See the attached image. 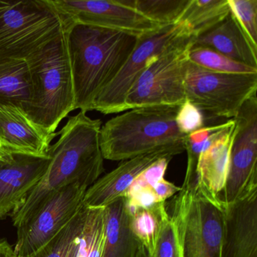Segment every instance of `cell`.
<instances>
[{"instance_id": "44dd1931", "label": "cell", "mask_w": 257, "mask_h": 257, "mask_svg": "<svg viewBox=\"0 0 257 257\" xmlns=\"http://www.w3.org/2000/svg\"><path fill=\"white\" fill-rule=\"evenodd\" d=\"M230 13L228 0H189L178 23H183L195 38L214 28Z\"/></svg>"}, {"instance_id": "52a82bcc", "label": "cell", "mask_w": 257, "mask_h": 257, "mask_svg": "<svg viewBox=\"0 0 257 257\" xmlns=\"http://www.w3.org/2000/svg\"><path fill=\"white\" fill-rule=\"evenodd\" d=\"M223 206L197 191L181 188L173 202V214L181 257H221Z\"/></svg>"}, {"instance_id": "8992f818", "label": "cell", "mask_w": 257, "mask_h": 257, "mask_svg": "<svg viewBox=\"0 0 257 257\" xmlns=\"http://www.w3.org/2000/svg\"><path fill=\"white\" fill-rule=\"evenodd\" d=\"M191 34L181 36L150 63L126 95L124 111L153 106H181L186 101L185 77Z\"/></svg>"}, {"instance_id": "484cf974", "label": "cell", "mask_w": 257, "mask_h": 257, "mask_svg": "<svg viewBox=\"0 0 257 257\" xmlns=\"http://www.w3.org/2000/svg\"><path fill=\"white\" fill-rule=\"evenodd\" d=\"M189 61L206 70L225 73H257V69L236 62L228 57L203 46H193L189 49Z\"/></svg>"}, {"instance_id": "30bf717a", "label": "cell", "mask_w": 257, "mask_h": 257, "mask_svg": "<svg viewBox=\"0 0 257 257\" xmlns=\"http://www.w3.org/2000/svg\"><path fill=\"white\" fill-rule=\"evenodd\" d=\"M52 4L64 31L72 25H84L141 37L163 28L131 7L130 0H52Z\"/></svg>"}, {"instance_id": "7a4b0ae2", "label": "cell", "mask_w": 257, "mask_h": 257, "mask_svg": "<svg viewBox=\"0 0 257 257\" xmlns=\"http://www.w3.org/2000/svg\"><path fill=\"white\" fill-rule=\"evenodd\" d=\"M64 33L74 87L75 109L92 111L94 100L121 71L140 37L84 25H72Z\"/></svg>"}, {"instance_id": "5bb4252c", "label": "cell", "mask_w": 257, "mask_h": 257, "mask_svg": "<svg viewBox=\"0 0 257 257\" xmlns=\"http://www.w3.org/2000/svg\"><path fill=\"white\" fill-rule=\"evenodd\" d=\"M221 257H257V188L224 204Z\"/></svg>"}, {"instance_id": "2e32d148", "label": "cell", "mask_w": 257, "mask_h": 257, "mask_svg": "<svg viewBox=\"0 0 257 257\" xmlns=\"http://www.w3.org/2000/svg\"><path fill=\"white\" fill-rule=\"evenodd\" d=\"M174 156L175 155L171 152L158 151L121 161L115 169L100 177L87 189L83 205L88 208L107 207L121 198L134 180L144 170L159 159Z\"/></svg>"}, {"instance_id": "d4e9b609", "label": "cell", "mask_w": 257, "mask_h": 257, "mask_svg": "<svg viewBox=\"0 0 257 257\" xmlns=\"http://www.w3.org/2000/svg\"><path fill=\"white\" fill-rule=\"evenodd\" d=\"M88 210V207L83 206L68 225L34 257L74 256L78 237L83 228Z\"/></svg>"}, {"instance_id": "e0dca14e", "label": "cell", "mask_w": 257, "mask_h": 257, "mask_svg": "<svg viewBox=\"0 0 257 257\" xmlns=\"http://www.w3.org/2000/svg\"><path fill=\"white\" fill-rule=\"evenodd\" d=\"M55 138L31 122L20 107L0 105V148L47 157L51 142Z\"/></svg>"}, {"instance_id": "1f68e13d", "label": "cell", "mask_w": 257, "mask_h": 257, "mask_svg": "<svg viewBox=\"0 0 257 257\" xmlns=\"http://www.w3.org/2000/svg\"><path fill=\"white\" fill-rule=\"evenodd\" d=\"M138 257H148L147 251L145 250L144 247H141L140 249L139 253H138Z\"/></svg>"}, {"instance_id": "83f0119b", "label": "cell", "mask_w": 257, "mask_h": 257, "mask_svg": "<svg viewBox=\"0 0 257 257\" xmlns=\"http://www.w3.org/2000/svg\"><path fill=\"white\" fill-rule=\"evenodd\" d=\"M148 257H181L177 226L171 215L164 219L156 247Z\"/></svg>"}, {"instance_id": "603a6c76", "label": "cell", "mask_w": 257, "mask_h": 257, "mask_svg": "<svg viewBox=\"0 0 257 257\" xmlns=\"http://www.w3.org/2000/svg\"><path fill=\"white\" fill-rule=\"evenodd\" d=\"M106 240L104 208H88L73 257H102Z\"/></svg>"}, {"instance_id": "3957f363", "label": "cell", "mask_w": 257, "mask_h": 257, "mask_svg": "<svg viewBox=\"0 0 257 257\" xmlns=\"http://www.w3.org/2000/svg\"><path fill=\"white\" fill-rule=\"evenodd\" d=\"M180 106L134 108L106 121L100 132L103 159L124 161L141 155L186 151L187 135L179 131L176 116Z\"/></svg>"}, {"instance_id": "7402d4cb", "label": "cell", "mask_w": 257, "mask_h": 257, "mask_svg": "<svg viewBox=\"0 0 257 257\" xmlns=\"http://www.w3.org/2000/svg\"><path fill=\"white\" fill-rule=\"evenodd\" d=\"M168 214L165 202L141 207L128 214L131 230L149 256L154 251L164 219Z\"/></svg>"}, {"instance_id": "8fae6325", "label": "cell", "mask_w": 257, "mask_h": 257, "mask_svg": "<svg viewBox=\"0 0 257 257\" xmlns=\"http://www.w3.org/2000/svg\"><path fill=\"white\" fill-rule=\"evenodd\" d=\"M186 34H191L188 28L177 23L140 37L121 71L94 100L92 110L103 114L124 112L126 95L147 66L173 42Z\"/></svg>"}, {"instance_id": "5b68a950", "label": "cell", "mask_w": 257, "mask_h": 257, "mask_svg": "<svg viewBox=\"0 0 257 257\" xmlns=\"http://www.w3.org/2000/svg\"><path fill=\"white\" fill-rule=\"evenodd\" d=\"M64 31L52 0H0V58L25 61Z\"/></svg>"}, {"instance_id": "9c48e42d", "label": "cell", "mask_w": 257, "mask_h": 257, "mask_svg": "<svg viewBox=\"0 0 257 257\" xmlns=\"http://www.w3.org/2000/svg\"><path fill=\"white\" fill-rule=\"evenodd\" d=\"M88 188L82 182L63 188L17 228L16 257H34L52 241L83 207Z\"/></svg>"}, {"instance_id": "d6986e66", "label": "cell", "mask_w": 257, "mask_h": 257, "mask_svg": "<svg viewBox=\"0 0 257 257\" xmlns=\"http://www.w3.org/2000/svg\"><path fill=\"white\" fill-rule=\"evenodd\" d=\"M106 240L102 257H138L142 247L132 233L124 198L105 207Z\"/></svg>"}, {"instance_id": "ac0fdd59", "label": "cell", "mask_w": 257, "mask_h": 257, "mask_svg": "<svg viewBox=\"0 0 257 257\" xmlns=\"http://www.w3.org/2000/svg\"><path fill=\"white\" fill-rule=\"evenodd\" d=\"M193 45L213 49L236 62L257 69V47L231 13L214 28L194 38Z\"/></svg>"}, {"instance_id": "7c38bea8", "label": "cell", "mask_w": 257, "mask_h": 257, "mask_svg": "<svg viewBox=\"0 0 257 257\" xmlns=\"http://www.w3.org/2000/svg\"><path fill=\"white\" fill-rule=\"evenodd\" d=\"M235 128L228 176L221 200L229 204L257 188V97L252 96L234 117Z\"/></svg>"}, {"instance_id": "f546056e", "label": "cell", "mask_w": 257, "mask_h": 257, "mask_svg": "<svg viewBox=\"0 0 257 257\" xmlns=\"http://www.w3.org/2000/svg\"><path fill=\"white\" fill-rule=\"evenodd\" d=\"M180 190L181 187L176 186L165 179L160 180L154 188L155 193L160 202H166L168 198L177 195Z\"/></svg>"}, {"instance_id": "f1b7e54d", "label": "cell", "mask_w": 257, "mask_h": 257, "mask_svg": "<svg viewBox=\"0 0 257 257\" xmlns=\"http://www.w3.org/2000/svg\"><path fill=\"white\" fill-rule=\"evenodd\" d=\"M176 122L179 131L185 135H189L204 127L203 112L186 100L179 107Z\"/></svg>"}, {"instance_id": "ffe728a7", "label": "cell", "mask_w": 257, "mask_h": 257, "mask_svg": "<svg viewBox=\"0 0 257 257\" xmlns=\"http://www.w3.org/2000/svg\"><path fill=\"white\" fill-rule=\"evenodd\" d=\"M32 95L26 61L0 58V105H13L26 113Z\"/></svg>"}, {"instance_id": "4316f807", "label": "cell", "mask_w": 257, "mask_h": 257, "mask_svg": "<svg viewBox=\"0 0 257 257\" xmlns=\"http://www.w3.org/2000/svg\"><path fill=\"white\" fill-rule=\"evenodd\" d=\"M228 4L231 14L257 47V0H228Z\"/></svg>"}, {"instance_id": "277c9868", "label": "cell", "mask_w": 257, "mask_h": 257, "mask_svg": "<svg viewBox=\"0 0 257 257\" xmlns=\"http://www.w3.org/2000/svg\"><path fill=\"white\" fill-rule=\"evenodd\" d=\"M32 95L28 119L45 133L56 137L61 121L75 110L74 87L65 33L26 60Z\"/></svg>"}, {"instance_id": "6da1fadb", "label": "cell", "mask_w": 257, "mask_h": 257, "mask_svg": "<svg viewBox=\"0 0 257 257\" xmlns=\"http://www.w3.org/2000/svg\"><path fill=\"white\" fill-rule=\"evenodd\" d=\"M102 122L80 111L69 118L57 135L59 139L49 150L51 162L46 174L30 194L23 207L12 215L13 225L19 228L58 191L75 182L88 186L104 171L100 145Z\"/></svg>"}, {"instance_id": "ba28073f", "label": "cell", "mask_w": 257, "mask_h": 257, "mask_svg": "<svg viewBox=\"0 0 257 257\" xmlns=\"http://www.w3.org/2000/svg\"><path fill=\"white\" fill-rule=\"evenodd\" d=\"M256 91L257 73H218L189 61L186 100L208 115L232 119Z\"/></svg>"}, {"instance_id": "9a60e30c", "label": "cell", "mask_w": 257, "mask_h": 257, "mask_svg": "<svg viewBox=\"0 0 257 257\" xmlns=\"http://www.w3.org/2000/svg\"><path fill=\"white\" fill-rule=\"evenodd\" d=\"M234 128L233 118L225 121L223 128L198 157L195 191L218 205H224L221 195L228 176Z\"/></svg>"}, {"instance_id": "cb8c5ba5", "label": "cell", "mask_w": 257, "mask_h": 257, "mask_svg": "<svg viewBox=\"0 0 257 257\" xmlns=\"http://www.w3.org/2000/svg\"><path fill=\"white\" fill-rule=\"evenodd\" d=\"M189 3V0H130L137 11L162 27L178 23Z\"/></svg>"}, {"instance_id": "4dcf8cb0", "label": "cell", "mask_w": 257, "mask_h": 257, "mask_svg": "<svg viewBox=\"0 0 257 257\" xmlns=\"http://www.w3.org/2000/svg\"><path fill=\"white\" fill-rule=\"evenodd\" d=\"M0 257H16L14 249L6 239H0Z\"/></svg>"}, {"instance_id": "4fadbf2b", "label": "cell", "mask_w": 257, "mask_h": 257, "mask_svg": "<svg viewBox=\"0 0 257 257\" xmlns=\"http://www.w3.org/2000/svg\"><path fill=\"white\" fill-rule=\"evenodd\" d=\"M51 158L0 148V219L20 210L46 174Z\"/></svg>"}]
</instances>
